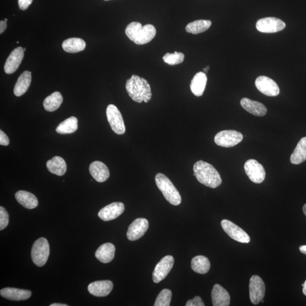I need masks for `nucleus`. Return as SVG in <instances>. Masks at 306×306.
Here are the masks:
<instances>
[{
    "label": "nucleus",
    "mask_w": 306,
    "mask_h": 306,
    "mask_svg": "<svg viewBox=\"0 0 306 306\" xmlns=\"http://www.w3.org/2000/svg\"><path fill=\"white\" fill-rule=\"evenodd\" d=\"M104 1H109V0H104Z\"/></svg>",
    "instance_id": "47"
},
{
    "label": "nucleus",
    "mask_w": 306,
    "mask_h": 306,
    "mask_svg": "<svg viewBox=\"0 0 306 306\" xmlns=\"http://www.w3.org/2000/svg\"><path fill=\"white\" fill-rule=\"evenodd\" d=\"M306 160V137L302 138L298 142L290 157L291 163L299 165Z\"/></svg>",
    "instance_id": "27"
},
{
    "label": "nucleus",
    "mask_w": 306,
    "mask_h": 306,
    "mask_svg": "<svg viewBox=\"0 0 306 306\" xmlns=\"http://www.w3.org/2000/svg\"><path fill=\"white\" fill-rule=\"evenodd\" d=\"M221 226L224 232L234 240L242 243H248L250 241L247 233L233 222L224 220L221 221Z\"/></svg>",
    "instance_id": "10"
},
{
    "label": "nucleus",
    "mask_w": 306,
    "mask_h": 306,
    "mask_svg": "<svg viewBox=\"0 0 306 306\" xmlns=\"http://www.w3.org/2000/svg\"><path fill=\"white\" fill-rule=\"evenodd\" d=\"M303 293L304 294V295H305V296H306V280L305 281V283H304V285L303 286Z\"/></svg>",
    "instance_id": "42"
},
{
    "label": "nucleus",
    "mask_w": 306,
    "mask_h": 306,
    "mask_svg": "<svg viewBox=\"0 0 306 306\" xmlns=\"http://www.w3.org/2000/svg\"><path fill=\"white\" fill-rule=\"evenodd\" d=\"M0 294L7 300L16 301L27 300L32 296V292L29 290L13 288L2 289Z\"/></svg>",
    "instance_id": "20"
},
{
    "label": "nucleus",
    "mask_w": 306,
    "mask_h": 306,
    "mask_svg": "<svg viewBox=\"0 0 306 306\" xmlns=\"http://www.w3.org/2000/svg\"><path fill=\"white\" fill-rule=\"evenodd\" d=\"M245 172L252 182L260 184L265 180L266 173L263 165L255 160H249L245 162Z\"/></svg>",
    "instance_id": "8"
},
{
    "label": "nucleus",
    "mask_w": 306,
    "mask_h": 306,
    "mask_svg": "<svg viewBox=\"0 0 306 306\" xmlns=\"http://www.w3.org/2000/svg\"><path fill=\"white\" fill-rule=\"evenodd\" d=\"M256 29L264 33H274L282 31L286 27L284 22L275 17L260 19L256 23Z\"/></svg>",
    "instance_id": "11"
},
{
    "label": "nucleus",
    "mask_w": 306,
    "mask_h": 306,
    "mask_svg": "<svg viewBox=\"0 0 306 306\" xmlns=\"http://www.w3.org/2000/svg\"><path fill=\"white\" fill-rule=\"evenodd\" d=\"M303 211H304V213L305 215L306 216V204H305V205L303 207Z\"/></svg>",
    "instance_id": "44"
},
{
    "label": "nucleus",
    "mask_w": 306,
    "mask_h": 306,
    "mask_svg": "<svg viewBox=\"0 0 306 306\" xmlns=\"http://www.w3.org/2000/svg\"><path fill=\"white\" fill-rule=\"evenodd\" d=\"M17 202L26 209H33L38 205L36 196L28 191H19L15 195Z\"/></svg>",
    "instance_id": "23"
},
{
    "label": "nucleus",
    "mask_w": 306,
    "mask_h": 306,
    "mask_svg": "<svg viewBox=\"0 0 306 306\" xmlns=\"http://www.w3.org/2000/svg\"><path fill=\"white\" fill-rule=\"evenodd\" d=\"M194 176L206 187L215 188L220 186L222 179L220 173L207 162L199 161L194 166Z\"/></svg>",
    "instance_id": "2"
},
{
    "label": "nucleus",
    "mask_w": 306,
    "mask_h": 306,
    "mask_svg": "<svg viewBox=\"0 0 306 306\" xmlns=\"http://www.w3.org/2000/svg\"><path fill=\"white\" fill-rule=\"evenodd\" d=\"M186 306H204L205 304H204L202 298L199 296L195 297L194 299L189 300L187 301Z\"/></svg>",
    "instance_id": "36"
},
{
    "label": "nucleus",
    "mask_w": 306,
    "mask_h": 306,
    "mask_svg": "<svg viewBox=\"0 0 306 306\" xmlns=\"http://www.w3.org/2000/svg\"><path fill=\"white\" fill-rule=\"evenodd\" d=\"M113 283L111 281H98L90 283L89 292L98 297H106L113 289Z\"/></svg>",
    "instance_id": "17"
},
{
    "label": "nucleus",
    "mask_w": 306,
    "mask_h": 306,
    "mask_svg": "<svg viewBox=\"0 0 306 306\" xmlns=\"http://www.w3.org/2000/svg\"><path fill=\"white\" fill-rule=\"evenodd\" d=\"M300 251L302 253V254L306 255V245H301L300 247Z\"/></svg>",
    "instance_id": "40"
},
{
    "label": "nucleus",
    "mask_w": 306,
    "mask_h": 306,
    "mask_svg": "<svg viewBox=\"0 0 306 306\" xmlns=\"http://www.w3.org/2000/svg\"><path fill=\"white\" fill-rule=\"evenodd\" d=\"M191 268L196 273L206 274L210 270V263L205 256L202 255L195 256L192 259Z\"/></svg>",
    "instance_id": "28"
},
{
    "label": "nucleus",
    "mask_w": 306,
    "mask_h": 306,
    "mask_svg": "<svg viewBox=\"0 0 306 306\" xmlns=\"http://www.w3.org/2000/svg\"><path fill=\"white\" fill-rule=\"evenodd\" d=\"M68 305L62 304H53L50 306H68Z\"/></svg>",
    "instance_id": "41"
},
{
    "label": "nucleus",
    "mask_w": 306,
    "mask_h": 306,
    "mask_svg": "<svg viewBox=\"0 0 306 306\" xmlns=\"http://www.w3.org/2000/svg\"><path fill=\"white\" fill-rule=\"evenodd\" d=\"M32 2L33 0H18L19 7L22 10H25L31 5Z\"/></svg>",
    "instance_id": "38"
},
{
    "label": "nucleus",
    "mask_w": 306,
    "mask_h": 306,
    "mask_svg": "<svg viewBox=\"0 0 306 306\" xmlns=\"http://www.w3.org/2000/svg\"><path fill=\"white\" fill-rule=\"evenodd\" d=\"M63 50L68 53H77L84 51L86 47L85 41L77 37L69 38L63 41Z\"/></svg>",
    "instance_id": "29"
},
{
    "label": "nucleus",
    "mask_w": 306,
    "mask_h": 306,
    "mask_svg": "<svg viewBox=\"0 0 306 306\" xmlns=\"http://www.w3.org/2000/svg\"><path fill=\"white\" fill-rule=\"evenodd\" d=\"M249 298L252 304L258 305L263 300L266 293V285L258 275H253L249 281Z\"/></svg>",
    "instance_id": "9"
},
{
    "label": "nucleus",
    "mask_w": 306,
    "mask_h": 306,
    "mask_svg": "<svg viewBox=\"0 0 306 306\" xmlns=\"http://www.w3.org/2000/svg\"><path fill=\"white\" fill-rule=\"evenodd\" d=\"M9 214L4 207H0V230L5 229L9 224Z\"/></svg>",
    "instance_id": "35"
},
{
    "label": "nucleus",
    "mask_w": 306,
    "mask_h": 306,
    "mask_svg": "<svg viewBox=\"0 0 306 306\" xmlns=\"http://www.w3.org/2000/svg\"><path fill=\"white\" fill-rule=\"evenodd\" d=\"M256 88L264 95L269 97L277 96L279 94V87L273 79L262 75L255 81Z\"/></svg>",
    "instance_id": "13"
},
{
    "label": "nucleus",
    "mask_w": 306,
    "mask_h": 306,
    "mask_svg": "<svg viewBox=\"0 0 306 306\" xmlns=\"http://www.w3.org/2000/svg\"><path fill=\"white\" fill-rule=\"evenodd\" d=\"M24 52L26 51V48H24Z\"/></svg>",
    "instance_id": "46"
},
{
    "label": "nucleus",
    "mask_w": 306,
    "mask_h": 306,
    "mask_svg": "<svg viewBox=\"0 0 306 306\" xmlns=\"http://www.w3.org/2000/svg\"><path fill=\"white\" fill-rule=\"evenodd\" d=\"M164 61L170 66L178 65L184 62V55L183 53L175 52L173 54L167 53L163 57Z\"/></svg>",
    "instance_id": "34"
},
{
    "label": "nucleus",
    "mask_w": 306,
    "mask_h": 306,
    "mask_svg": "<svg viewBox=\"0 0 306 306\" xmlns=\"http://www.w3.org/2000/svg\"><path fill=\"white\" fill-rule=\"evenodd\" d=\"M47 168L51 173L58 176L65 174L67 166L65 160L62 157L55 156L47 162Z\"/></svg>",
    "instance_id": "26"
},
{
    "label": "nucleus",
    "mask_w": 306,
    "mask_h": 306,
    "mask_svg": "<svg viewBox=\"0 0 306 306\" xmlns=\"http://www.w3.org/2000/svg\"><path fill=\"white\" fill-rule=\"evenodd\" d=\"M209 69V67L207 66L206 68H204V72L207 73V71H208Z\"/></svg>",
    "instance_id": "43"
},
{
    "label": "nucleus",
    "mask_w": 306,
    "mask_h": 306,
    "mask_svg": "<svg viewBox=\"0 0 306 306\" xmlns=\"http://www.w3.org/2000/svg\"><path fill=\"white\" fill-rule=\"evenodd\" d=\"M211 300L214 306H228L230 304V296L228 291L218 284L213 286Z\"/></svg>",
    "instance_id": "19"
},
{
    "label": "nucleus",
    "mask_w": 306,
    "mask_h": 306,
    "mask_svg": "<svg viewBox=\"0 0 306 306\" xmlns=\"http://www.w3.org/2000/svg\"><path fill=\"white\" fill-rule=\"evenodd\" d=\"M4 21H5L6 22L7 21V19L5 18L4 20Z\"/></svg>",
    "instance_id": "45"
},
{
    "label": "nucleus",
    "mask_w": 306,
    "mask_h": 306,
    "mask_svg": "<svg viewBox=\"0 0 306 306\" xmlns=\"http://www.w3.org/2000/svg\"><path fill=\"white\" fill-rule=\"evenodd\" d=\"M171 291L167 289H164L159 294L154 306H169L171 304Z\"/></svg>",
    "instance_id": "33"
},
{
    "label": "nucleus",
    "mask_w": 306,
    "mask_h": 306,
    "mask_svg": "<svg viewBox=\"0 0 306 306\" xmlns=\"http://www.w3.org/2000/svg\"><path fill=\"white\" fill-rule=\"evenodd\" d=\"M63 98L62 94L58 92L53 93L47 97L43 102L45 110L54 112L58 109L63 103Z\"/></svg>",
    "instance_id": "30"
},
{
    "label": "nucleus",
    "mask_w": 306,
    "mask_h": 306,
    "mask_svg": "<svg viewBox=\"0 0 306 306\" xmlns=\"http://www.w3.org/2000/svg\"><path fill=\"white\" fill-rule=\"evenodd\" d=\"M211 25L209 20H196L188 24L186 27V32L192 34L202 33L208 30Z\"/></svg>",
    "instance_id": "32"
},
{
    "label": "nucleus",
    "mask_w": 306,
    "mask_h": 306,
    "mask_svg": "<svg viewBox=\"0 0 306 306\" xmlns=\"http://www.w3.org/2000/svg\"><path fill=\"white\" fill-rule=\"evenodd\" d=\"M207 77L205 73L200 71L196 73L195 76L192 79L190 88L191 92L195 96L200 97L205 90L206 82Z\"/></svg>",
    "instance_id": "25"
},
{
    "label": "nucleus",
    "mask_w": 306,
    "mask_h": 306,
    "mask_svg": "<svg viewBox=\"0 0 306 306\" xmlns=\"http://www.w3.org/2000/svg\"><path fill=\"white\" fill-rule=\"evenodd\" d=\"M24 57V48L19 47L15 48L7 58L4 66L5 72L12 74L17 69Z\"/></svg>",
    "instance_id": "16"
},
{
    "label": "nucleus",
    "mask_w": 306,
    "mask_h": 306,
    "mask_svg": "<svg viewBox=\"0 0 306 306\" xmlns=\"http://www.w3.org/2000/svg\"><path fill=\"white\" fill-rule=\"evenodd\" d=\"M9 138L2 131H0V145L7 146L9 144Z\"/></svg>",
    "instance_id": "37"
},
{
    "label": "nucleus",
    "mask_w": 306,
    "mask_h": 306,
    "mask_svg": "<svg viewBox=\"0 0 306 306\" xmlns=\"http://www.w3.org/2000/svg\"><path fill=\"white\" fill-rule=\"evenodd\" d=\"M174 264V259L171 255H168L162 258L155 268L153 273V280L159 283L168 276Z\"/></svg>",
    "instance_id": "12"
},
{
    "label": "nucleus",
    "mask_w": 306,
    "mask_h": 306,
    "mask_svg": "<svg viewBox=\"0 0 306 306\" xmlns=\"http://www.w3.org/2000/svg\"><path fill=\"white\" fill-rule=\"evenodd\" d=\"M78 129V119L71 116L64 120L56 128V132L59 134L65 135L73 134Z\"/></svg>",
    "instance_id": "31"
},
{
    "label": "nucleus",
    "mask_w": 306,
    "mask_h": 306,
    "mask_svg": "<svg viewBox=\"0 0 306 306\" xmlns=\"http://www.w3.org/2000/svg\"><path fill=\"white\" fill-rule=\"evenodd\" d=\"M155 180L166 200L173 205H179L181 202V196L171 180L162 173H157Z\"/></svg>",
    "instance_id": "4"
},
{
    "label": "nucleus",
    "mask_w": 306,
    "mask_h": 306,
    "mask_svg": "<svg viewBox=\"0 0 306 306\" xmlns=\"http://www.w3.org/2000/svg\"><path fill=\"white\" fill-rule=\"evenodd\" d=\"M149 228V222L145 218L136 219L128 228L127 233L128 239L131 241L137 240L141 238Z\"/></svg>",
    "instance_id": "14"
},
{
    "label": "nucleus",
    "mask_w": 306,
    "mask_h": 306,
    "mask_svg": "<svg viewBox=\"0 0 306 306\" xmlns=\"http://www.w3.org/2000/svg\"><path fill=\"white\" fill-rule=\"evenodd\" d=\"M31 255L36 266L41 267L45 265L50 255V245L45 238H40L34 242Z\"/></svg>",
    "instance_id": "5"
},
{
    "label": "nucleus",
    "mask_w": 306,
    "mask_h": 306,
    "mask_svg": "<svg viewBox=\"0 0 306 306\" xmlns=\"http://www.w3.org/2000/svg\"><path fill=\"white\" fill-rule=\"evenodd\" d=\"M108 122L115 134L121 135L126 132V126L122 113L116 105L109 104L106 109Z\"/></svg>",
    "instance_id": "7"
},
{
    "label": "nucleus",
    "mask_w": 306,
    "mask_h": 306,
    "mask_svg": "<svg viewBox=\"0 0 306 306\" xmlns=\"http://www.w3.org/2000/svg\"><path fill=\"white\" fill-rule=\"evenodd\" d=\"M89 171L93 178L98 182H104L109 177V171L107 166L100 161H94L91 164Z\"/></svg>",
    "instance_id": "18"
},
{
    "label": "nucleus",
    "mask_w": 306,
    "mask_h": 306,
    "mask_svg": "<svg viewBox=\"0 0 306 306\" xmlns=\"http://www.w3.org/2000/svg\"><path fill=\"white\" fill-rule=\"evenodd\" d=\"M126 87L128 95L137 103H141L143 101L147 103L152 98V91L148 82L137 75H132L128 79Z\"/></svg>",
    "instance_id": "1"
},
{
    "label": "nucleus",
    "mask_w": 306,
    "mask_h": 306,
    "mask_svg": "<svg viewBox=\"0 0 306 306\" xmlns=\"http://www.w3.org/2000/svg\"><path fill=\"white\" fill-rule=\"evenodd\" d=\"M240 104L245 110L256 116H263L267 112V109L263 104L247 98L241 100Z\"/></svg>",
    "instance_id": "21"
},
{
    "label": "nucleus",
    "mask_w": 306,
    "mask_h": 306,
    "mask_svg": "<svg viewBox=\"0 0 306 306\" xmlns=\"http://www.w3.org/2000/svg\"><path fill=\"white\" fill-rule=\"evenodd\" d=\"M125 32L128 38L138 45L150 42L156 35V29L153 25L147 24L142 26L141 23L137 22H131Z\"/></svg>",
    "instance_id": "3"
},
{
    "label": "nucleus",
    "mask_w": 306,
    "mask_h": 306,
    "mask_svg": "<svg viewBox=\"0 0 306 306\" xmlns=\"http://www.w3.org/2000/svg\"><path fill=\"white\" fill-rule=\"evenodd\" d=\"M115 247L110 243L101 245L96 252V258L102 263H108L114 259Z\"/></svg>",
    "instance_id": "22"
},
{
    "label": "nucleus",
    "mask_w": 306,
    "mask_h": 306,
    "mask_svg": "<svg viewBox=\"0 0 306 306\" xmlns=\"http://www.w3.org/2000/svg\"><path fill=\"white\" fill-rule=\"evenodd\" d=\"M125 210L122 203H113L102 208L98 216L104 221H109L119 217Z\"/></svg>",
    "instance_id": "15"
},
{
    "label": "nucleus",
    "mask_w": 306,
    "mask_h": 306,
    "mask_svg": "<svg viewBox=\"0 0 306 306\" xmlns=\"http://www.w3.org/2000/svg\"><path fill=\"white\" fill-rule=\"evenodd\" d=\"M32 82V71H25L23 72L15 85L14 95L21 97L27 92Z\"/></svg>",
    "instance_id": "24"
},
{
    "label": "nucleus",
    "mask_w": 306,
    "mask_h": 306,
    "mask_svg": "<svg viewBox=\"0 0 306 306\" xmlns=\"http://www.w3.org/2000/svg\"><path fill=\"white\" fill-rule=\"evenodd\" d=\"M6 28V22L4 21H0V34H2L3 32H4Z\"/></svg>",
    "instance_id": "39"
},
{
    "label": "nucleus",
    "mask_w": 306,
    "mask_h": 306,
    "mask_svg": "<svg viewBox=\"0 0 306 306\" xmlns=\"http://www.w3.org/2000/svg\"><path fill=\"white\" fill-rule=\"evenodd\" d=\"M243 136L240 132L234 130L222 131L215 136L214 142L218 146L232 147L243 140Z\"/></svg>",
    "instance_id": "6"
}]
</instances>
